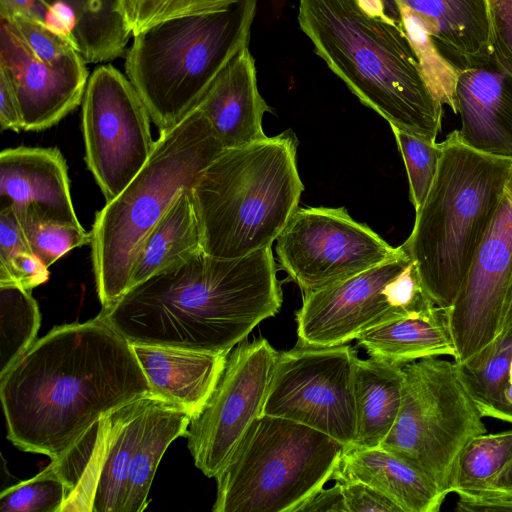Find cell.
<instances>
[{
	"label": "cell",
	"mask_w": 512,
	"mask_h": 512,
	"mask_svg": "<svg viewBox=\"0 0 512 512\" xmlns=\"http://www.w3.org/2000/svg\"><path fill=\"white\" fill-rule=\"evenodd\" d=\"M149 395L131 343L100 315L54 327L0 376L7 438L51 461L101 418Z\"/></svg>",
	"instance_id": "obj_1"
},
{
	"label": "cell",
	"mask_w": 512,
	"mask_h": 512,
	"mask_svg": "<svg viewBox=\"0 0 512 512\" xmlns=\"http://www.w3.org/2000/svg\"><path fill=\"white\" fill-rule=\"evenodd\" d=\"M281 305L267 247L235 259L202 251L130 287L99 315L131 344L229 353Z\"/></svg>",
	"instance_id": "obj_2"
},
{
	"label": "cell",
	"mask_w": 512,
	"mask_h": 512,
	"mask_svg": "<svg viewBox=\"0 0 512 512\" xmlns=\"http://www.w3.org/2000/svg\"><path fill=\"white\" fill-rule=\"evenodd\" d=\"M298 23L364 105L390 127L436 141L444 102L404 26L371 16L358 0H299Z\"/></svg>",
	"instance_id": "obj_3"
},
{
	"label": "cell",
	"mask_w": 512,
	"mask_h": 512,
	"mask_svg": "<svg viewBox=\"0 0 512 512\" xmlns=\"http://www.w3.org/2000/svg\"><path fill=\"white\" fill-rule=\"evenodd\" d=\"M296 150L294 134L283 132L225 148L203 170L191 195L204 253L235 259L272 246L304 189Z\"/></svg>",
	"instance_id": "obj_4"
},
{
	"label": "cell",
	"mask_w": 512,
	"mask_h": 512,
	"mask_svg": "<svg viewBox=\"0 0 512 512\" xmlns=\"http://www.w3.org/2000/svg\"><path fill=\"white\" fill-rule=\"evenodd\" d=\"M441 146L434 181L402 247L430 299L449 309L497 212L512 159L469 147L458 130Z\"/></svg>",
	"instance_id": "obj_5"
},
{
	"label": "cell",
	"mask_w": 512,
	"mask_h": 512,
	"mask_svg": "<svg viewBox=\"0 0 512 512\" xmlns=\"http://www.w3.org/2000/svg\"><path fill=\"white\" fill-rule=\"evenodd\" d=\"M223 149L207 118L195 108L174 127L160 131L144 167L96 213L90 244L102 309L126 293L151 231Z\"/></svg>",
	"instance_id": "obj_6"
},
{
	"label": "cell",
	"mask_w": 512,
	"mask_h": 512,
	"mask_svg": "<svg viewBox=\"0 0 512 512\" xmlns=\"http://www.w3.org/2000/svg\"><path fill=\"white\" fill-rule=\"evenodd\" d=\"M257 2L238 0L224 10L164 21L133 36L125 72L159 131L192 112L249 44Z\"/></svg>",
	"instance_id": "obj_7"
},
{
	"label": "cell",
	"mask_w": 512,
	"mask_h": 512,
	"mask_svg": "<svg viewBox=\"0 0 512 512\" xmlns=\"http://www.w3.org/2000/svg\"><path fill=\"white\" fill-rule=\"evenodd\" d=\"M346 446L304 424L261 415L215 476L213 512H294L332 478Z\"/></svg>",
	"instance_id": "obj_8"
},
{
	"label": "cell",
	"mask_w": 512,
	"mask_h": 512,
	"mask_svg": "<svg viewBox=\"0 0 512 512\" xmlns=\"http://www.w3.org/2000/svg\"><path fill=\"white\" fill-rule=\"evenodd\" d=\"M403 370L400 410L381 447L418 468L448 495L461 451L486 432L484 417L461 384L453 360L430 357Z\"/></svg>",
	"instance_id": "obj_9"
},
{
	"label": "cell",
	"mask_w": 512,
	"mask_h": 512,
	"mask_svg": "<svg viewBox=\"0 0 512 512\" xmlns=\"http://www.w3.org/2000/svg\"><path fill=\"white\" fill-rule=\"evenodd\" d=\"M432 305L415 263L403 248L398 256L371 269L303 293L295 315L297 344H348L370 329Z\"/></svg>",
	"instance_id": "obj_10"
},
{
	"label": "cell",
	"mask_w": 512,
	"mask_h": 512,
	"mask_svg": "<svg viewBox=\"0 0 512 512\" xmlns=\"http://www.w3.org/2000/svg\"><path fill=\"white\" fill-rule=\"evenodd\" d=\"M348 345L297 344L279 352L262 415L286 418L321 431L347 447L357 438L354 371Z\"/></svg>",
	"instance_id": "obj_11"
},
{
	"label": "cell",
	"mask_w": 512,
	"mask_h": 512,
	"mask_svg": "<svg viewBox=\"0 0 512 512\" xmlns=\"http://www.w3.org/2000/svg\"><path fill=\"white\" fill-rule=\"evenodd\" d=\"M150 119L128 77L111 65L92 72L82 99L85 161L106 202L149 160L155 145Z\"/></svg>",
	"instance_id": "obj_12"
},
{
	"label": "cell",
	"mask_w": 512,
	"mask_h": 512,
	"mask_svg": "<svg viewBox=\"0 0 512 512\" xmlns=\"http://www.w3.org/2000/svg\"><path fill=\"white\" fill-rule=\"evenodd\" d=\"M344 207L298 208L276 240L283 270L303 293L357 275L402 252Z\"/></svg>",
	"instance_id": "obj_13"
},
{
	"label": "cell",
	"mask_w": 512,
	"mask_h": 512,
	"mask_svg": "<svg viewBox=\"0 0 512 512\" xmlns=\"http://www.w3.org/2000/svg\"><path fill=\"white\" fill-rule=\"evenodd\" d=\"M279 352L262 337L238 343L204 406L187 429L195 466L215 477L251 424L262 415Z\"/></svg>",
	"instance_id": "obj_14"
},
{
	"label": "cell",
	"mask_w": 512,
	"mask_h": 512,
	"mask_svg": "<svg viewBox=\"0 0 512 512\" xmlns=\"http://www.w3.org/2000/svg\"><path fill=\"white\" fill-rule=\"evenodd\" d=\"M512 290V172L494 219L448 309L456 363L472 358L503 331Z\"/></svg>",
	"instance_id": "obj_15"
},
{
	"label": "cell",
	"mask_w": 512,
	"mask_h": 512,
	"mask_svg": "<svg viewBox=\"0 0 512 512\" xmlns=\"http://www.w3.org/2000/svg\"><path fill=\"white\" fill-rule=\"evenodd\" d=\"M86 64L74 48L60 54L33 50L8 20L0 19V71L17 95L23 130L50 128L82 102Z\"/></svg>",
	"instance_id": "obj_16"
},
{
	"label": "cell",
	"mask_w": 512,
	"mask_h": 512,
	"mask_svg": "<svg viewBox=\"0 0 512 512\" xmlns=\"http://www.w3.org/2000/svg\"><path fill=\"white\" fill-rule=\"evenodd\" d=\"M67 165L57 148L17 147L0 153V208L17 218L81 226L73 206Z\"/></svg>",
	"instance_id": "obj_17"
},
{
	"label": "cell",
	"mask_w": 512,
	"mask_h": 512,
	"mask_svg": "<svg viewBox=\"0 0 512 512\" xmlns=\"http://www.w3.org/2000/svg\"><path fill=\"white\" fill-rule=\"evenodd\" d=\"M404 28L415 46L431 42L457 68L493 59L489 0H398Z\"/></svg>",
	"instance_id": "obj_18"
},
{
	"label": "cell",
	"mask_w": 512,
	"mask_h": 512,
	"mask_svg": "<svg viewBox=\"0 0 512 512\" xmlns=\"http://www.w3.org/2000/svg\"><path fill=\"white\" fill-rule=\"evenodd\" d=\"M453 100L461 140L484 154L512 159V76L494 58L457 69Z\"/></svg>",
	"instance_id": "obj_19"
},
{
	"label": "cell",
	"mask_w": 512,
	"mask_h": 512,
	"mask_svg": "<svg viewBox=\"0 0 512 512\" xmlns=\"http://www.w3.org/2000/svg\"><path fill=\"white\" fill-rule=\"evenodd\" d=\"M196 108L207 118L224 148L266 137L262 118L270 107L259 93L248 45L221 71Z\"/></svg>",
	"instance_id": "obj_20"
},
{
	"label": "cell",
	"mask_w": 512,
	"mask_h": 512,
	"mask_svg": "<svg viewBox=\"0 0 512 512\" xmlns=\"http://www.w3.org/2000/svg\"><path fill=\"white\" fill-rule=\"evenodd\" d=\"M152 395L195 415L211 395L228 353L194 351L149 344H131Z\"/></svg>",
	"instance_id": "obj_21"
},
{
	"label": "cell",
	"mask_w": 512,
	"mask_h": 512,
	"mask_svg": "<svg viewBox=\"0 0 512 512\" xmlns=\"http://www.w3.org/2000/svg\"><path fill=\"white\" fill-rule=\"evenodd\" d=\"M332 479L364 482L403 512H438L447 496L422 471L381 446L345 448Z\"/></svg>",
	"instance_id": "obj_22"
},
{
	"label": "cell",
	"mask_w": 512,
	"mask_h": 512,
	"mask_svg": "<svg viewBox=\"0 0 512 512\" xmlns=\"http://www.w3.org/2000/svg\"><path fill=\"white\" fill-rule=\"evenodd\" d=\"M357 342L370 357L400 366L430 357H455L448 309L437 305L370 329Z\"/></svg>",
	"instance_id": "obj_23"
},
{
	"label": "cell",
	"mask_w": 512,
	"mask_h": 512,
	"mask_svg": "<svg viewBox=\"0 0 512 512\" xmlns=\"http://www.w3.org/2000/svg\"><path fill=\"white\" fill-rule=\"evenodd\" d=\"M403 386V366L372 357L356 359L354 397L357 438L354 446H381L397 419Z\"/></svg>",
	"instance_id": "obj_24"
},
{
	"label": "cell",
	"mask_w": 512,
	"mask_h": 512,
	"mask_svg": "<svg viewBox=\"0 0 512 512\" xmlns=\"http://www.w3.org/2000/svg\"><path fill=\"white\" fill-rule=\"evenodd\" d=\"M202 251L191 189H187L180 193L145 240L133 267L130 287Z\"/></svg>",
	"instance_id": "obj_25"
},
{
	"label": "cell",
	"mask_w": 512,
	"mask_h": 512,
	"mask_svg": "<svg viewBox=\"0 0 512 512\" xmlns=\"http://www.w3.org/2000/svg\"><path fill=\"white\" fill-rule=\"evenodd\" d=\"M454 363L481 415L512 424V330L504 329L478 354Z\"/></svg>",
	"instance_id": "obj_26"
},
{
	"label": "cell",
	"mask_w": 512,
	"mask_h": 512,
	"mask_svg": "<svg viewBox=\"0 0 512 512\" xmlns=\"http://www.w3.org/2000/svg\"><path fill=\"white\" fill-rule=\"evenodd\" d=\"M60 1L75 12V49L86 63L105 62L123 53L132 34L116 10V0Z\"/></svg>",
	"instance_id": "obj_27"
},
{
	"label": "cell",
	"mask_w": 512,
	"mask_h": 512,
	"mask_svg": "<svg viewBox=\"0 0 512 512\" xmlns=\"http://www.w3.org/2000/svg\"><path fill=\"white\" fill-rule=\"evenodd\" d=\"M511 459L512 429L472 438L456 461L450 493L469 498L489 491Z\"/></svg>",
	"instance_id": "obj_28"
},
{
	"label": "cell",
	"mask_w": 512,
	"mask_h": 512,
	"mask_svg": "<svg viewBox=\"0 0 512 512\" xmlns=\"http://www.w3.org/2000/svg\"><path fill=\"white\" fill-rule=\"evenodd\" d=\"M40 322L30 290L0 285V376L34 343Z\"/></svg>",
	"instance_id": "obj_29"
},
{
	"label": "cell",
	"mask_w": 512,
	"mask_h": 512,
	"mask_svg": "<svg viewBox=\"0 0 512 512\" xmlns=\"http://www.w3.org/2000/svg\"><path fill=\"white\" fill-rule=\"evenodd\" d=\"M48 279V267L33 253L14 212L0 208V285L31 291Z\"/></svg>",
	"instance_id": "obj_30"
},
{
	"label": "cell",
	"mask_w": 512,
	"mask_h": 512,
	"mask_svg": "<svg viewBox=\"0 0 512 512\" xmlns=\"http://www.w3.org/2000/svg\"><path fill=\"white\" fill-rule=\"evenodd\" d=\"M70 488L51 462L31 479L8 487L0 494L2 512H61Z\"/></svg>",
	"instance_id": "obj_31"
},
{
	"label": "cell",
	"mask_w": 512,
	"mask_h": 512,
	"mask_svg": "<svg viewBox=\"0 0 512 512\" xmlns=\"http://www.w3.org/2000/svg\"><path fill=\"white\" fill-rule=\"evenodd\" d=\"M238 0H116L127 30L136 36L171 19L221 11Z\"/></svg>",
	"instance_id": "obj_32"
},
{
	"label": "cell",
	"mask_w": 512,
	"mask_h": 512,
	"mask_svg": "<svg viewBox=\"0 0 512 512\" xmlns=\"http://www.w3.org/2000/svg\"><path fill=\"white\" fill-rule=\"evenodd\" d=\"M406 167L410 200L417 211L425 201L434 181L442 146L396 127H391Z\"/></svg>",
	"instance_id": "obj_33"
},
{
	"label": "cell",
	"mask_w": 512,
	"mask_h": 512,
	"mask_svg": "<svg viewBox=\"0 0 512 512\" xmlns=\"http://www.w3.org/2000/svg\"><path fill=\"white\" fill-rule=\"evenodd\" d=\"M33 253L48 268L70 250L91 243V231L74 226L44 221L33 216L17 218Z\"/></svg>",
	"instance_id": "obj_34"
},
{
	"label": "cell",
	"mask_w": 512,
	"mask_h": 512,
	"mask_svg": "<svg viewBox=\"0 0 512 512\" xmlns=\"http://www.w3.org/2000/svg\"><path fill=\"white\" fill-rule=\"evenodd\" d=\"M492 55L512 76V0H489Z\"/></svg>",
	"instance_id": "obj_35"
},
{
	"label": "cell",
	"mask_w": 512,
	"mask_h": 512,
	"mask_svg": "<svg viewBox=\"0 0 512 512\" xmlns=\"http://www.w3.org/2000/svg\"><path fill=\"white\" fill-rule=\"evenodd\" d=\"M337 482L341 486L348 512H403L382 492L364 482L357 480Z\"/></svg>",
	"instance_id": "obj_36"
},
{
	"label": "cell",
	"mask_w": 512,
	"mask_h": 512,
	"mask_svg": "<svg viewBox=\"0 0 512 512\" xmlns=\"http://www.w3.org/2000/svg\"><path fill=\"white\" fill-rule=\"evenodd\" d=\"M50 3L44 26L75 49L74 32L77 25V18L74 10L68 4L60 0H55Z\"/></svg>",
	"instance_id": "obj_37"
},
{
	"label": "cell",
	"mask_w": 512,
	"mask_h": 512,
	"mask_svg": "<svg viewBox=\"0 0 512 512\" xmlns=\"http://www.w3.org/2000/svg\"><path fill=\"white\" fill-rule=\"evenodd\" d=\"M457 511L512 512V492L492 491L471 498H458Z\"/></svg>",
	"instance_id": "obj_38"
},
{
	"label": "cell",
	"mask_w": 512,
	"mask_h": 512,
	"mask_svg": "<svg viewBox=\"0 0 512 512\" xmlns=\"http://www.w3.org/2000/svg\"><path fill=\"white\" fill-rule=\"evenodd\" d=\"M0 126L1 130L19 132L22 128L20 106L9 78L0 71Z\"/></svg>",
	"instance_id": "obj_39"
},
{
	"label": "cell",
	"mask_w": 512,
	"mask_h": 512,
	"mask_svg": "<svg viewBox=\"0 0 512 512\" xmlns=\"http://www.w3.org/2000/svg\"><path fill=\"white\" fill-rule=\"evenodd\" d=\"M294 512H348L339 482L331 488H320Z\"/></svg>",
	"instance_id": "obj_40"
},
{
	"label": "cell",
	"mask_w": 512,
	"mask_h": 512,
	"mask_svg": "<svg viewBox=\"0 0 512 512\" xmlns=\"http://www.w3.org/2000/svg\"><path fill=\"white\" fill-rule=\"evenodd\" d=\"M50 4L47 0H0V18L21 15L44 25Z\"/></svg>",
	"instance_id": "obj_41"
},
{
	"label": "cell",
	"mask_w": 512,
	"mask_h": 512,
	"mask_svg": "<svg viewBox=\"0 0 512 512\" xmlns=\"http://www.w3.org/2000/svg\"><path fill=\"white\" fill-rule=\"evenodd\" d=\"M358 2L371 16L404 26L398 0H358Z\"/></svg>",
	"instance_id": "obj_42"
},
{
	"label": "cell",
	"mask_w": 512,
	"mask_h": 512,
	"mask_svg": "<svg viewBox=\"0 0 512 512\" xmlns=\"http://www.w3.org/2000/svg\"><path fill=\"white\" fill-rule=\"evenodd\" d=\"M492 491H510V492H512V459L510 460L508 465L505 467V469L501 472V474L497 477V479L494 481L490 490L485 493L492 492ZM469 498H471V497H469Z\"/></svg>",
	"instance_id": "obj_43"
},
{
	"label": "cell",
	"mask_w": 512,
	"mask_h": 512,
	"mask_svg": "<svg viewBox=\"0 0 512 512\" xmlns=\"http://www.w3.org/2000/svg\"><path fill=\"white\" fill-rule=\"evenodd\" d=\"M504 329L512 330V290H511V295H510L508 311H507V315H506V319H505Z\"/></svg>",
	"instance_id": "obj_44"
}]
</instances>
